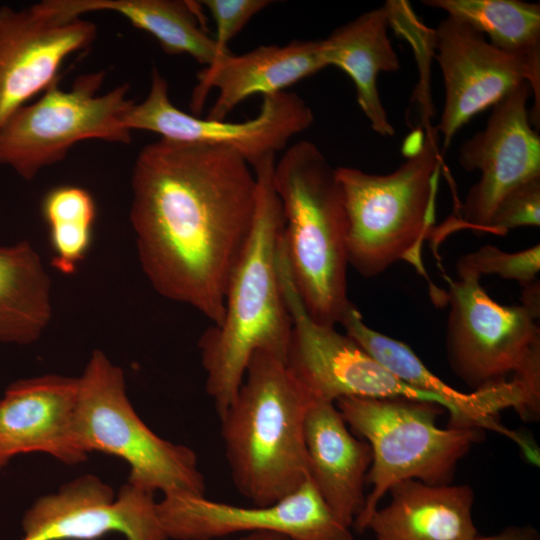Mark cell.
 I'll use <instances>...</instances> for the list:
<instances>
[{
	"label": "cell",
	"mask_w": 540,
	"mask_h": 540,
	"mask_svg": "<svg viewBox=\"0 0 540 540\" xmlns=\"http://www.w3.org/2000/svg\"><path fill=\"white\" fill-rule=\"evenodd\" d=\"M131 188L130 222L151 286L219 324L255 215L253 169L229 148L161 138L139 152Z\"/></svg>",
	"instance_id": "1"
},
{
	"label": "cell",
	"mask_w": 540,
	"mask_h": 540,
	"mask_svg": "<svg viewBox=\"0 0 540 540\" xmlns=\"http://www.w3.org/2000/svg\"><path fill=\"white\" fill-rule=\"evenodd\" d=\"M274 164L270 158L253 170L257 200L252 228L228 280L223 318L198 341L206 393L219 416L233 401L254 353L265 351L286 361L291 318L277 264L284 221L272 185Z\"/></svg>",
	"instance_id": "2"
},
{
	"label": "cell",
	"mask_w": 540,
	"mask_h": 540,
	"mask_svg": "<svg viewBox=\"0 0 540 540\" xmlns=\"http://www.w3.org/2000/svg\"><path fill=\"white\" fill-rule=\"evenodd\" d=\"M313 400L284 359L253 354L219 418L234 486L255 506L279 501L310 477L304 421Z\"/></svg>",
	"instance_id": "3"
},
{
	"label": "cell",
	"mask_w": 540,
	"mask_h": 540,
	"mask_svg": "<svg viewBox=\"0 0 540 540\" xmlns=\"http://www.w3.org/2000/svg\"><path fill=\"white\" fill-rule=\"evenodd\" d=\"M292 280L310 317L334 326L347 296L346 215L335 169L311 141L288 147L272 171Z\"/></svg>",
	"instance_id": "4"
},
{
	"label": "cell",
	"mask_w": 540,
	"mask_h": 540,
	"mask_svg": "<svg viewBox=\"0 0 540 540\" xmlns=\"http://www.w3.org/2000/svg\"><path fill=\"white\" fill-rule=\"evenodd\" d=\"M438 138L436 128H427L420 147L388 174L335 169L346 215L348 265L363 277H376L401 259L422 269L418 249L432 225L442 155Z\"/></svg>",
	"instance_id": "5"
},
{
	"label": "cell",
	"mask_w": 540,
	"mask_h": 540,
	"mask_svg": "<svg viewBox=\"0 0 540 540\" xmlns=\"http://www.w3.org/2000/svg\"><path fill=\"white\" fill-rule=\"evenodd\" d=\"M349 429L366 441L372 462L362 512L353 526L367 530L372 514L390 489L405 480L431 485L449 484L459 461L478 442L483 430L440 428L439 404L406 398H341L335 402Z\"/></svg>",
	"instance_id": "6"
},
{
	"label": "cell",
	"mask_w": 540,
	"mask_h": 540,
	"mask_svg": "<svg viewBox=\"0 0 540 540\" xmlns=\"http://www.w3.org/2000/svg\"><path fill=\"white\" fill-rule=\"evenodd\" d=\"M77 438L88 454L99 451L123 459L128 483L163 496H205L196 453L156 435L129 401L123 370L94 350L80 377L76 404Z\"/></svg>",
	"instance_id": "7"
},
{
	"label": "cell",
	"mask_w": 540,
	"mask_h": 540,
	"mask_svg": "<svg viewBox=\"0 0 540 540\" xmlns=\"http://www.w3.org/2000/svg\"><path fill=\"white\" fill-rule=\"evenodd\" d=\"M457 275L444 276L450 368L472 391L514 380L540 410V315L523 304L498 303L471 270L457 267Z\"/></svg>",
	"instance_id": "8"
},
{
	"label": "cell",
	"mask_w": 540,
	"mask_h": 540,
	"mask_svg": "<svg viewBox=\"0 0 540 540\" xmlns=\"http://www.w3.org/2000/svg\"><path fill=\"white\" fill-rule=\"evenodd\" d=\"M103 80V71L80 75L69 90L56 80L38 100L16 110L0 128V164L30 181L78 142L130 143L124 119L135 102L129 85L97 94Z\"/></svg>",
	"instance_id": "9"
},
{
	"label": "cell",
	"mask_w": 540,
	"mask_h": 540,
	"mask_svg": "<svg viewBox=\"0 0 540 540\" xmlns=\"http://www.w3.org/2000/svg\"><path fill=\"white\" fill-rule=\"evenodd\" d=\"M277 264L291 318L286 364L314 398L333 403L348 397L406 398L446 409L438 397L397 378L346 333L310 317L292 280L282 241Z\"/></svg>",
	"instance_id": "10"
},
{
	"label": "cell",
	"mask_w": 540,
	"mask_h": 540,
	"mask_svg": "<svg viewBox=\"0 0 540 540\" xmlns=\"http://www.w3.org/2000/svg\"><path fill=\"white\" fill-rule=\"evenodd\" d=\"M168 92L165 77L154 67L149 92L142 102L130 108L125 127L177 142L226 147L237 152L252 169L275 158L292 137L314 122L307 103L286 90L263 96L259 113L244 122L215 121L188 114L172 104Z\"/></svg>",
	"instance_id": "11"
},
{
	"label": "cell",
	"mask_w": 540,
	"mask_h": 540,
	"mask_svg": "<svg viewBox=\"0 0 540 540\" xmlns=\"http://www.w3.org/2000/svg\"><path fill=\"white\" fill-rule=\"evenodd\" d=\"M157 513L169 540H212L257 531L281 533L295 540H356L310 477L270 505L243 507L206 496L172 494L157 502Z\"/></svg>",
	"instance_id": "12"
},
{
	"label": "cell",
	"mask_w": 540,
	"mask_h": 540,
	"mask_svg": "<svg viewBox=\"0 0 540 540\" xmlns=\"http://www.w3.org/2000/svg\"><path fill=\"white\" fill-rule=\"evenodd\" d=\"M527 82L493 107L486 127L464 142L458 161L480 178L467 193L458 228L486 232L500 201L514 188L540 177V137L530 120Z\"/></svg>",
	"instance_id": "13"
},
{
	"label": "cell",
	"mask_w": 540,
	"mask_h": 540,
	"mask_svg": "<svg viewBox=\"0 0 540 540\" xmlns=\"http://www.w3.org/2000/svg\"><path fill=\"white\" fill-rule=\"evenodd\" d=\"M22 529L21 540H96L112 532L126 540H169L154 493L127 482L115 496L94 475L38 498L26 511Z\"/></svg>",
	"instance_id": "14"
},
{
	"label": "cell",
	"mask_w": 540,
	"mask_h": 540,
	"mask_svg": "<svg viewBox=\"0 0 540 540\" xmlns=\"http://www.w3.org/2000/svg\"><path fill=\"white\" fill-rule=\"evenodd\" d=\"M96 25L64 17L38 3L25 9L0 7V128L20 107L58 80L71 55L87 49Z\"/></svg>",
	"instance_id": "15"
},
{
	"label": "cell",
	"mask_w": 540,
	"mask_h": 540,
	"mask_svg": "<svg viewBox=\"0 0 540 540\" xmlns=\"http://www.w3.org/2000/svg\"><path fill=\"white\" fill-rule=\"evenodd\" d=\"M433 38L445 89L435 127L442 135L443 153L463 125L520 84L530 85V75L520 60L494 47L465 21L447 16L433 31Z\"/></svg>",
	"instance_id": "16"
},
{
	"label": "cell",
	"mask_w": 540,
	"mask_h": 540,
	"mask_svg": "<svg viewBox=\"0 0 540 540\" xmlns=\"http://www.w3.org/2000/svg\"><path fill=\"white\" fill-rule=\"evenodd\" d=\"M346 334L397 378L422 392L441 399L450 414V427L489 429L507 436L528 453L529 445L496 418L513 408L524 420H535L534 408L523 387L516 381L471 392L454 389L432 373L405 343L370 328L352 303L340 323Z\"/></svg>",
	"instance_id": "17"
},
{
	"label": "cell",
	"mask_w": 540,
	"mask_h": 540,
	"mask_svg": "<svg viewBox=\"0 0 540 540\" xmlns=\"http://www.w3.org/2000/svg\"><path fill=\"white\" fill-rule=\"evenodd\" d=\"M77 397L74 377L48 374L12 383L0 399V470L33 452L65 464L84 461L75 429Z\"/></svg>",
	"instance_id": "18"
},
{
	"label": "cell",
	"mask_w": 540,
	"mask_h": 540,
	"mask_svg": "<svg viewBox=\"0 0 540 540\" xmlns=\"http://www.w3.org/2000/svg\"><path fill=\"white\" fill-rule=\"evenodd\" d=\"M326 67L322 40H295L282 46L261 45L240 55L228 53L198 73L191 111L200 116L209 92L217 89V98L206 118L225 121L248 97L285 91Z\"/></svg>",
	"instance_id": "19"
},
{
	"label": "cell",
	"mask_w": 540,
	"mask_h": 540,
	"mask_svg": "<svg viewBox=\"0 0 540 540\" xmlns=\"http://www.w3.org/2000/svg\"><path fill=\"white\" fill-rule=\"evenodd\" d=\"M304 441L310 479L335 516L351 528L365 505L369 444L352 433L335 403L316 398L305 416Z\"/></svg>",
	"instance_id": "20"
},
{
	"label": "cell",
	"mask_w": 540,
	"mask_h": 540,
	"mask_svg": "<svg viewBox=\"0 0 540 540\" xmlns=\"http://www.w3.org/2000/svg\"><path fill=\"white\" fill-rule=\"evenodd\" d=\"M389 503L369 519L376 540H474V493L468 485L405 480L388 492Z\"/></svg>",
	"instance_id": "21"
},
{
	"label": "cell",
	"mask_w": 540,
	"mask_h": 540,
	"mask_svg": "<svg viewBox=\"0 0 540 540\" xmlns=\"http://www.w3.org/2000/svg\"><path fill=\"white\" fill-rule=\"evenodd\" d=\"M389 24L384 5L336 28L322 40L327 67L335 66L350 77L356 88L357 103L371 128L385 137L393 136L395 129L379 96L377 79L381 72L400 69L388 36Z\"/></svg>",
	"instance_id": "22"
},
{
	"label": "cell",
	"mask_w": 540,
	"mask_h": 540,
	"mask_svg": "<svg viewBox=\"0 0 540 540\" xmlns=\"http://www.w3.org/2000/svg\"><path fill=\"white\" fill-rule=\"evenodd\" d=\"M39 6L64 17L98 11L115 12L153 36L165 53L187 54L209 66L224 56L208 35L195 2L179 0H44ZM226 55V54H225Z\"/></svg>",
	"instance_id": "23"
},
{
	"label": "cell",
	"mask_w": 540,
	"mask_h": 540,
	"mask_svg": "<svg viewBox=\"0 0 540 540\" xmlns=\"http://www.w3.org/2000/svg\"><path fill=\"white\" fill-rule=\"evenodd\" d=\"M480 31L497 49L514 56L527 68L534 104L532 125L540 123V5L519 0H425Z\"/></svg>",
	"instance_id": "24"
},
{
	"label": "cell",
	"mask_w": 540,
	"mask_h": 540,
	"mask_svg": "<svg viewBox=\"0 0 540 540\" xmlns=\"http://www.w3.org/2000/svg\"><path fill=\"white\" fill-rule=\"evenodd\" d=\"M51 279L27 240L0 246V343L37 341L52 318Z\"/></svg>",
	"instance_id": "25"
},
{
	"label": "cell",
	"mask_w": 540,
	"mask_h": 540,
	"mask_svg": "<svg viewBox=\"0 0 540 540\" xmlns=\"http://www.w3.org/2000/svg\"><path fill=\"white\" fill-rule=\"evenodd\" d=\"M41 213L48 228L53 267L64 275L74 274L93 243V196L82 187L57 186L43 197Z\"/></svg>",
	"instance_id": "26"
},
{
	"label": "cell",
	"mask_w": 540,
	"mask_h": 540,
	"mask_svg": "<svg viewBox=\"0 0 540 540\" xmlns=\"http://www.w3.org/2000/svg\"><path fill=\"white\" fill-rule=\"evenodd\" d=\"M456 267L471 270L481 277L496 274L503 279L517 281L525 287L538 280L540 245L535 244L517 252H506L487 244L462 256Z\"/></svg>",
	"instance_id": "27"
},
{
	"label": "cell",
	"mask_w": 540,
	"mask_h": 540,
	"mask_svg": "<svg viewBox=\"0 0 540 540\" xmlns=\"http://www.w3.org/2000/svg\"><path fill=\"white\" fill-rule=\"evenodd\" d=\"M540 225V177L510 191L496 207L486 232L506 235L511 229Z\"/></svg>",
	"instance_id": "28"
},
{
	"label": "cell",
	"mask_w": 540,
	"mask_h": 540,
	"mask_svg": "<svg viewBox=\"0 0 540 540\" xmlns=\"http://www.w3.org/2000/svg\"><path fill=\"white\" fill-rule=\"evenodd\" d=\"M200 5L206 7L214 20L216 35L214 37L220 54L230 53L228 43L246 26L261 10L269 6V0H203Z\"/></svg>",
	"instance_id": "29"
},
{
	"label": "cell",
	"mask_w": 540,
	"mask_h": 540,
	"mask_svg": "<svg viewBox=\"0 0 540 540\" xmlns=\"http://www.w3.org/2000/svg\"><path fill=\"white\" fill-rule=\"evenodd\" d=\"M474 540H539V534L530 526H512L494 535H478Z\"/></svg>",
	"instance_id": "30"
},
{
	"label": "cell",
	"mask_w": 540,
	"mask_h": 540,
	"mask_svg": "<svg viewBox=\"0 0 540 540\" xmlns=\"http://www.w3.org/2000/svg\"><path fill=\"white\" fill-rule=\"evenodd\" d=\"M236 540H295L287 535L275 532L257 531L243 534Z\"/></svg>",
	"instance_id": "31"
}]
</instances>
